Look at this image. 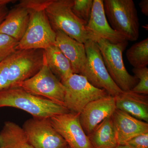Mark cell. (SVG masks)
Listing matches in <instances>:
<instances>
[{
    "label": "cell",
    "instance_id": "8",
    "mask_svg": "<svg viewBox=\"0 0 148 148\" xmlns=\"http://www.w3.org/2000/svg\"><path fill=\"white\" fill-rule=\"evenodd\" d=\"M14 86L21 88L31 94L64 106L65 87L48 67L44 54L43 64L39 71L32 77Z\"/></svg>",
    "mask_w": 148,
    "mask_h": 148
},
{
    "label": "cell",
    "instance_id": "15",
    "mask_svg": "<svg viewBox=\"0 0 148 148\" xmlns=\"http://www.w3.org/2000/svg\"><path fill=\"white\" fill-rule=\"evenodd\" d=\"M55 45L71 65L74 74L84 75L87 69V59L84 44L59 31H55Z\"/></svg>",
    "mask_w": 148,
    "mask_h": 148
},
{
    "label": "cell",
    "instance_id": "29",
    "mask_svg": "<svg viewBox=\"0 0 148 148\" xmlns=\"http://www.w3.org/2000/svg\"><path fill=\"white\" fill-rule=\"evenodd\" d=\"M65 148H70V147H69V146L68 145Z\"/></svg>",
    "mask_w": 148,
    "mask_h": 148
},
{
    "label": "cell",
    "instance_id": "22",
    "mask_svg": "<svg viewBox=\"0 0 148 148\" xmlns=\"http://www.w3.org/2000/svg\"><path fill=\"white\" fill-rule=\"evenodd\" d=\"M92 4L93 0H74L72 10L86 25L91 16Z\"/></svg>",
    "mask_w": 148,
    "mask_h": 148
},
{
    "label": "cell",
    "instance_id": "5",
    "mask_svg": "<svg viewBox=\"0 0 148 148\" xmlns=\"http://www.w3.org/2000/svg\"><path fill=\"white\" fill-rule=\"evenodd\" d=\"M103 6L111 27L127 40L135 41L139 36L138 12L132 0H104Z\"/></svg>",
    "mask_w": 148,
    "mask_h": 148
},
{
    "label": "cell",
    "instance_id": "26",
    "mask_svg": "<svg viewBox=\"0 0 148 148\" xmlns=\"http://www.w3.org/2000/svg\"><path fill=\"white\" fill-rule=\"evenodd\" d=\"M14 1L0 0V24L4 20L9 11L7 5Z\"/></svg>",
    "mask_w": 148,
    "mask_h": 148
},
{
    "label": "cell",
    "instance_id": "23",
    "mask_svg": "<svg viewBox=\"0 0 148 148\" xmlns=\"http://www.w3.org/2000/svg\"><path fill=\"white\" fill-rule=\"evenodd\" d=\"M18 41L12 37L0 33V62L14 53Z\"/></svg>",
    "mask_w": 148,
    "mask_h": 148
},
{
    "label": "cell",
    "instance_id": "7",
    "mask_svg": "<svg viewBox=\"0 0 148 148\" xmlns=\"http://www.w3.org/2000/svg\"><path fill=\"white\" fill-rule=\"evenodd\" d=\"M62 83L65 88L64 106L71 112L80 114L88 103L109 95L79 74H72Z\"/></svg>",
    "mask_w": 148,
    "mask_h": 148
},
{
    "label": "cell",
    "instance_id": "1",
    "mask_svg": "<svg viewBox=\"0 0 148 148\" xmlns=\"http://www.w3.org/2000/svg\"><path fill=\"white\" fill-rule=\"evenodd\" d=\"M20 109L33 117L48 118L70 112L65 106L31 94L17 86L0 90V108Z\"/></svg>",
    "mask_w": 148,
    "mask_h": 148
},
{
    "label": "cell",
    "instance_id": "16",
    "mask_svg": "<svg viewBox=\"0 0 148 148\" xmlns=\"http://www.w3.org/2000/svg\"><path fill=\"white\" fill-rule=\"evenodd\" d=\"M119 145H125L132 138L148 132V123L116 109L112 116Z\"/></svg>",
    "mask_w": 148,
    "mask_h": 148
},
{
    "label": "cell",
    "instance_id": "27",
    "mask_svg": "<svg viewBox=\"0 0 148 148\" xmlns=\"http://www.w3.org/2000/svg\"><path fill=\"white\" fill-rule=\"evenodd\" d=\"M139 6L141 8V11L146 16L148 15V1L142 0L139 3Z\"/></svg>",
    "mask_w": 148,
    "mask_h": 148
},
{
    "label": "cell",
    "instance_id": "11",
    "mask_svg": "<svg viewBox=\"0 0 148 148\" xmlns=\"http://www.w3.org/2000/svg\"><path fill=\"white\" fill-rule=\"evenodd\" d=\"M79 114L70 112L50 118L52 126L71 148H92L79 121Z\"/></svg>",
    "mask_w": 148,
    "mask_h": 148
},
{
    "label": "cell",
    "instance_id": "24",
    "mask_svg": "<svg viewBox=\"0 0 148 148\" xmlns=\"http://www.w3.org/2000/svg\"><path fill=\"white\" fill-rule=\"evenodd\" d=\"M132 71L135 75L134 76L138 79V82L130 91L138 94L148 95V68H133Z\"/></svg>",
    "mask_w": 148,
    "mask_h": 148
},
{
    "label": "cell",
    "instance_id": "6",
    "mask_svg": "<svg viewBox=\"0 0 148 148\" xmlns=\"http://www.w3.org/2000/svg\"><path fill=\"white\" fill-rule=\"evenodd\" d=\"M96 42L111 79L122 91H130L138 84V79L128 73L123 63V53L128 44L127 41L112 44L100 39Z\"/></svg>",
    "mask_w": 148,
    "mask_h": 148
},
{
    "label": "cell",
    "instance_id": "2",
    "mask_svg": "<svg viewBox=\"0 0 148 148\" xmlns=\"http://www.w3.org/2000/svg\"><path fill=\"white\" fill-rule=\"evenodd\" d=\"M45 2L46 0H31L29 25L16 50H44L55 45L56 32L47 16Z\"/></svg>",
    "mask_w": 148,
    "mask_h": 148
},
{
    "label": "cell",
    "instance_id": "12",
    "mask_svg": "<svg viewBox=\"0 0 148 148\" xmlns=\"http://www.w3.org/2000/svg\"><path fill=\"white\" fill-rule=\"evenodd\" d=\"M115 97L108 95L88 103L79 114V121L87 136L116 110Z\"/></svg>",
    "mask_w": 148,
    "mask_h": 148
},
{
    "label": "cell",
    "instance_id": "17",
    "mask_svg": "<svg viewBox=\"0 0 148 148\" xmlns=\"http://www.w3.org/2000/svg\"><path fill=\"white\" fill-rule=\"evenodd\" d=\"M115 98L117 109L137 119L148 122V95L123 91Z\"/></svg>",
    "mask_w": 148,
    "mask_h": 148
},
{
    "label": "cell",
    "instance_id": "14",
    "mask_svg": "<svg viewBox=\"0 0 148 148\" xmlns=\"http://www.w3.org/2000/svg\"><path fill=\"white\" fill-rule=\"evenodd\" d=\"M31 0H22L14 6L0 24V33L5 34L18 40L25 34L30 20Z\"/></svg>",
    "mask_w": 148,
    "mask_h": 148
},
{
    "label": "cell",
    "instance_id": "20",
    "mask_svg": "<svg viewBox=\"0 0 148 148\" xmlns=\"http://www.w3.org/2000/svg\"><path fill=\"white\" fill-rule=\"evenodd\" d=\"M88 137L92 148H116L119 145L112 116L103 121Z\"/></svg>",
    "mask_w": 148,
    "mask_h": 148
},
{
    "label": "cell",
    "instance_id": "18",
    "mask_svg": "<svg viewBox=\"0 0 148 148\" xmlns=\"http://www.w3.org/2000/svg\"><path fill=\"white\" fill-rule=\"evenodd\" d=\"M43 52L48 67L61 82L74 74L70 61L55 45L44 49Z\"/></svg>",
    "mask_w": 148,
    "mask_h": 148
},
{
    "label": "cell",
    "instance_id": "28",
    "mask_svg": "<svg viewBox=\"0 0 148 148\" xmlns=\"http://www.w3.org/2000/svg\"><path fill=\"white\" fill-rule=\"evenodd\" d=\"M116 148H132L127 145H118Z\"/></svg>",
    "mask_w": 148,
    "mask_h": 148
},
{
    "label": "cell",
    "instance_id": "9",
    "mask_svg": "<svg viewBox=\"0 0 148 148\" xmlns=\"http://www.w3.org/2000/svg\"><path fill=\"white\" fill-rule=\"evenodd\" d=\"M87 59V69L84 75L93 86L104 89L115 97L123 92L111 79L107 71L97 43L88 40L84 44Z\"/></svg>",
    "mask_w": 148,
    "mask_h": 148
},
{
    "label": "cell",
    "instance_id": "13",
    "mask_svg": "<svg viewBox=\"0 0 148 148\" xmlns=\"http://www.w3.org/2000/svg\"><path fill=\"white\" fill-rule=\"evenodd\" d=\"M86 27L92 40L96 42L100 39L107 40L112 44L127 41L109 24L104 10L103 0H93L91 16Z\"/></svg>",
    "mask_w": 148,
    "mask_h": 148
},
{
    "label": "cell",
    "instance_id": "25",
    "mask_svg": "<svg viewBox=\"0 0 148 148\" xmlns=\"http://www.w3.org/2000/svg\"><path fill=\"white\" fill-rule=\"evenodd\" d=\"M125 145L132 148H148V132L132 138Z\"/></svg>",
    "mask_w": 148,
    "mask_h": 148
},
{
    "label": "cell",
    "instance_id": "3",
    "mask_svg": "<svg viewBox=\"0 0 148 148\" xmlns=\"http://www.w3.org/2000/svg\"><path fill=\"white\" fill-rule=\"evenodd\" d=\"M74 0H46L45 10L51 27L84 44L92 40L86 24L73 12Z\"/></svg>",
    "mask_w": 148,
    "mask_h": 148
},
{
    "label": "cell",
    "instance_id": "19",
    "mask_svg": "<svg viewBox=\"0 0 148 148\" xmlns=\"http://www.w3.org/2000/svg\"><path fill=\"white\" fill-rule=\"evenodd\" d=\"M0 148H34L22 127L6 121L0 132Z\"/></svg>",
    "mask_w": 148,
    "mask_h": 148
},
{
    "label": "cell",
    "instance_id": "10",
    "mask_svg": "<svg viewBox=\"0 0 148 148\" xmlns=\"http://www.w3.org/2000/svg\"><path fill=\"white\" fill-rule=\"evenodd\" d=\"M22 127L34 148H65L68 146L52 126L50 118L33 117L26 121Z\"/></svg>",
    "mask_w": 148,
    "mask_h": 148
},
{
    "label": "cell",
    "instance_id": "4",
    "mask_svg": "<svg viewBox=\"0 0 148 148\" xmlns=\"http://www.w3.org/2000/svg\"><path fill=\"white\" fill-rule=\"evenodd\" d=\"M43 62V50H16L0 62L5 89L34 75L42 68Z\"/></svg>",
    "mask_w": 148,
    "mask_h": 148
},
{
    "label": "cell",
    "instance_id": "21",
    "mask_svg": "<svg viewBox=\"0 0 148 148\" xmlns=\"http://www.w3.org/2000/svg\"><path fill=\"white\" fill-rule=\"evenodd\" d=\"M127 60L133 68L147 67L148 65V38L135 43L126 52Z\"/></svg>",
    "mask_w": 148,
    "mask_h": 148
}]
</instances>
